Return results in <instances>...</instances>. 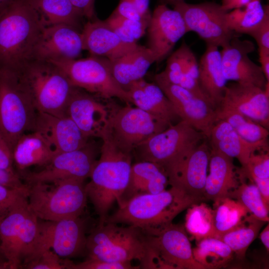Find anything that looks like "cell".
Instances as JSON below:
<instances>
[{
	"mask_svg": "<svg viewBox=\"0 0 269 269\" xmlns=\"http://www.w3.org/2000/svg\"><path fill=\"white\" fill-rule=\"evenodd\" d=\"M205 138L202 133L180 120L141 143L134 149L133 155L136 161L158 164L168 178Z\"/></svg>",
	"mask_w": 269,
	"mask_h": 269,
	"instance_id": "6",
	"label": "cell"
},
{
	"mask_svg": "<svg viewBox=\"0 0 269 269\" xmlns=\"http://www.w3.org/2000/svg\"><path fill=\"white\" fill-rule=\"evenodd\" d=\"M65 115L88 138H101L107 124L109 112L106 106L94 97L75 87L68 101Z\"/></svg>",
	"mask_w": 269,
	"mask_h": 269,
	"instance_id": "20",
	"label": "cell"
},
{
	"mask_svg": "<svg viewBox=\"0 0 269 269\" xmlns=\"http://www.w3.org/2000/svg\"><path fill=\"white\" fill-rule=\"evenodd\" d=\"M44 27L67 24L78 29L83 16L70 0H28Z\"/></svg>",
	"mask_w": 269,
	"mask_h": 269,
	"instance_id": "31",
	"label": "cell"
},
{
	"mask_svg": "<svg viewBox=\"0 0 269 269\" xmlns=\"http://www.w3.org/2000/svg\"><path fill=\"white\" fill-rule=\"evenodd\" d=\"M172 4L182 16L187 32H195L207 44L222 48L235 36L227 24L228 12L220 4L212 1L192 4L184 0Z\"/></svg>",
	"mask_w": 269,
	"mask_h": 269,
	"instance_id": "12",
	"label": "cell"
},
{
	"mask_svg": "<svg viewBox=\"0 0 269 269\" xmlns=\"http://www.w3.org/2000/svg\"><path fill=\"white\" fill-rule=\"evenodd\" d=\"M39 230L40 238L36 251L28 262L50 249L60 257L66 258L77 257L86 252V223L80 216L57 221H39Z\"/></svg>",
	"mask_w": 269,
	"mask_h": 269,
	"instance_id": "13",
	"label": "cell"
},
{
	"mask_svg": "<svg viewBox=\"0 0 269 269\" xmlns=\"http://www.w3.org/2000/svg\"><path fill=\"white\" fill-rule=\"evenodd\" d=\"M197 242L196 247L192 249L193 255L205 269L224 267L233 259V252L218 238H207Z\"/></svg>",
	"mask_w": 269,
	"mask_h": 269,
	"instance_id": "34",
	"label": "cell"
},
{
	"mask_svg": "<svg viewBox=\"0 0 269 269\" xmlns=\"http://www.w3.org/2000/svg\"><path fill=\"white\" fill-rule=\"evenodd\" d=\"M268 13L269 5H263L261 0H251L245 6L227 13V24L235 33L249 35Z\"/></svg>",
	"mask_w": 269,
	"mask_h": 269,
	"instance_id": "32",
	"label": "cell"
},
{
	"mask_svg": "<svg viewBox=\"0 0 269 269\" xmlns=\"http://www.w3.org/2000/svg\"><path fill=\"white\" fill-rule=\"evenodd\" d=\"M255 50L253 42L235 36L221 52L223 74L227 81L252 84L265 90L268 82L260 65L249 54Z\"/></svg>",
	"mask_w": 269,
	"mask_h": 269,
	"instance_id": "18",
	"label": "cell"
},
{
	"mask_svg": "<svg viewBox=\"0 0 269 269\" xmlns=\"http://www.w3.org/2000/svg\"><path fill=\"white\" fill-rule=\"evenodd\" d=\"M150 19H130L112 13L105 21L124 42L136 44L145 33Z\"/></svg>",
	"mask_w": 269,
	"mask_h": 269,
	"instance_id": "39",
	"label": "cell"
},
{
	"mask_svg": "<svg viewBox=\"0 0 269 269\" xmlns=\"http://www.w3.org/2000/svg\"><path fill=\"white\" fill-rule=\"evenodd\" d=\"M241 169L245 177L252 175L261 178H269V150L252 154L246 165Z\"/></svg>",
	"mask_w": 269,
	"mask_h": 269,
	"instance_id": "42",
	"label": "cell"
},
{
	"mask_svg": "<svg viewBox=\"0 0 269 269\" xmlns=\"http://www.w3.org/2000/svg\"><path fill=\"white\" fill-rule=\"evenodd\" d=\"M28 190L29 186L23 188H12L0 185V219L19 198L28 196Z\"/></svg>",
	"mask_w": 269,
	"mask_h": 269,
	"instance_id": "45",
	"label": "cell"
},
{
	"mask_svg": "<svg viewBox=\"0 0 269 269\" xmlns=\"http://www.w3.org/2000/svg\"><path fill=\"white\" fill-rule=\"evenodd\" d=\"M14 166L18 172L33 166L48 164L55 151L47 138L39 131L22 134L12 149Z\"/></svg>",
	"mask_w": 269,
	"mask_h": 269,
	"instance_id": "30",
	"label": "cell"
},
{
	"mask_svg": "<svg viewBox=\"0 0 269 269\" xmlns=\"http://www.w3.org/2000/svg\"><path fill=\"white\" fill-rule=\"evenodd\" d=\"M168 185V176L160 165L150 161H136L132 165L129 182L118 203L119 207L136 196L161 192Z\"/></svg>",
	"mask_w": 269,
	"mask_h": 269,
	"instance_id": "26",
	"label": "cell"
},
{
	"mask_svg": "<svg viewBox=\"0 0 269 269\" xmlns=\"http://www.w3.org/2000/svg\"><path fill=\"white\" fill-rule=\"evenodd\" d=\"M246 177L251 179L258 187L265 204L269 207V178H261L252 175Z\"/></svg>",
	"mask_w": 269,
	"mask_h": 269,
	"instance_id": "51",
	"label": "cell"
},
{
	"mask_svg": "<svg viewBox=\"0 0 269 269\" xmlns=\"http://www.w3.org/2000/svg\"><path fill=\"white\" fill-rule=\"evenodd\" d=\"M228 123L243 138L255 142L268 140L269 129L232 108L221 106L217 110V121Z\"/></svg>",
	"mask_w": 269,
	"mask_h": 269,
	"instance_id": "35",
	"label": "cell"
},
{
	"mask_svg": "<svg viewBox=\"0 0 269 269\" xmlns=\"http://www.w3.org/2000/svg\"><path fill=\"white\" fill-rule=\"evenodd\" d=\"M147 31V47L153 53L156 62L168 56L176 43L188 32L180 13L165 4L155 8Z\"/></svg>",
	"mask_w": 269,
	"mask_h": 269,
	"instance_id": "17",
	"label": "cell"
},
{
	"mask_svg": "<svg viewBox=\"0 0 269 269\" xmlns=\"http://www.w3.org/2000/svg\"><path fill=\"white\" fill-rule=\"evenodd\" d=\"M26 269H65L64 259H62L51 249H47L24 264Z\"/></svg>",
	"mask_w": 269,
	"mask_h": 269,
	"instance_id": "43",
	"label": "cell"
},
{
	"mask_svg": "<svg viewBox=\"0 0 269 269\" xmlns=\"http://www.w3.org/2000/svg\"><path fill=\"white\" fill-rule=\"evenodd\" d=\"M14 72L38 112L66 115L75 87L59 67L47 61L31 59Z\"/></svg>",
	"mask_w": 269,
	"mask_h": 269,
	"instance_id": "4",
	"label": "cell"
},
{
	"mask_svg": "<svg viewBox=\"0 0 269 269\" xmlns=\"http://www.w3.org/2000/svg\"><path fill=\"white\" fill-rule=\"evenodd\" d=\"M213 210L216 238L234 228L249 214L244 206L230 197L214 201Z\"/></svg>",
	"mask_w": 269,
	"mask_h": 269,
	"instance_id": "36",
	"label": "cell"
},
{
	"mask_svg": "<svg viewBox=\"0 0 269 269\" xmlns=\"http://www.w3.org/2000/svg\"><path fill=\"white\" fill-rule=\"evenodd\" d=\"M132 1L142 18H151V13L149 8V0H132Z\"/></svg>",
	"mask_w": 269,
	"mask_h": 269,
	"instance_id": "52",
	"label": "cell"
},
{
	"mask_svg": "<svg viewBox=\"0 0 269 269\" xmlns=\"http://www.w3.org/2000/svg\"><path fill=\"white\" fill-rule=\"evenodd\" d=\"M260 67L267 81L269 82V52L259 50Z\"/></svg>",
	"mask_w": 269,
	"mask_h": 269,
	"instance_id": "53",
	"label": "cell"
},
{
	"mask_svg": "<svg viewBox=\"0 0 269 269\" xmlns=\"http://www.w3.org/2000/svg\"><path fill=\"white\" fill-rule=\"evenodd\" d=\"M40 238L39 219L28 196L19 198L0 219V246L10 269H21L34 254Z\"/></svg>",
	"mask_w": 269,
	"mask_h": 269,
	"instance_id": "5",
	"label": "cell"
},
{
	"mask_svg": "<svg viewBox=\"0 0 269 269\" xmlns=\"http://www.w3.org/2000/svg\"><path fill=\"white\" fill-rule=\"evenodd\" d=\"M168 125L130 104L109 112L101 138H106L122 151L133 154L135 147Z\"/></svg>",
	"mask_w": 269,
	"mask_h": 269,
	"instance_id": "11",
	"label": "cell"
},
{
	"mask_svg": "<svg viewBox=\"0 0 269 269\" xmlns=\"http://www.w3.org/2000/svg\"><path fill=\"white\" fill-rule=\"evenodd\" d=\"M249 35L255 40L259 50L269 52V13Z\"/></svg>",
	"mask_w": 269,
	"mask_h": 269,
	"instance_id": "46",
	"label": "cell"
},
{
	"mask_svg": "<svg viewBox=\"0 0 269 269\" xmlns=\"http://www.w3.org/2000/svg\"><path fill=\"white\" fill-rule=\"evenodd\" d=\"M132 104L169 126L179 118L172 104L161 88L155 83L143 79L132 83L127 90Z\"/></svg>",
	"mask_w": 269,
	"mask_h": 269,
	"instance_id": "28",
	"label": "cell"
},
{
	"mask_svg": "<svg viewBox=\"0 0 269 269\" xmlns=\"http://www.w3.org/2000/svg\"><path fill=\"white\" fill-rule=\"evenodd\" d=\"M230 198L240 203L249 214L260 220L269 222V207L265 204L255 184H247L243 181Z\"/></svg>",
	"mask_w": 269,
	"mask_h": 269,
	"instance_id": "38",
	"label": "cell"
},
{
	"mask_svg": "<svg viewBox=\"0 0 269 269\" xmlns=\"http://www.w3.org/2000/svg\"><path fill=\"white\" fill-rule=\"evenodd\" d=\"M7 261L0 246V263H3Z\"/></svg>",
	"mask_w": 269,
	"mask_h": 269,
	"instance_id": "57",
	"label": "cell"
},
{
	"mask_svg": "<svg viewBox=\"0 0 269 269\" xmlns=\"http://www.w3.org/2000/svg\"><path fill=\"white\" fill-rule=\"evenodd\" d=\"M112 13L130 19L139 20L145 19L137 11L132 0H120L118 6Z\"/></svg>",
	"mask_w": 269,
	"mask_h": 269,
	"instance_id": "48",
	"label": "cell"
},
{
	"mask_svg": "<svg viewBox=\"0 0 269 269\" xmlns=\"http://www.w3.org/2000/svg\"><path fill=\"white\" fill-rule=\"evenodd\" d=\"M100 156L85 184L88 198L99 217L98 225L105 224L110 209L119 203L129 182L133 155L125 152L102 138Z\"/></svg>",
	"mask_w": 269,
	"mask_h": 269,
	"instance_id": "3",
	"label": "cell"
},
{
	"mask_svg": "<svg viewBox=\"0 0 269 269\" xmlns=\"http://www.w3.org/2000/svg\"><path fill=\"white\" fill-rule=\"evenodd\" d=\"M59 67L72 85L105 99L117 98L127 104H132L129 92L114 79L110 60L91 55L82 59L49 61Z\"/></svg>",
	"mask_w": 269,
	"mask_h": 269,
	"instance_id": "10",
	"label": "cell"
},
{
	"mask_svg": "<svg viewBox=\"0 0 269 269\" xmlns=\"http://www.w3.org/2000/svg\"><path fill=\"white\" fill-rule=\"evenodd\" d=\"M38 114L15 72L0 69V131L11 150L22 134L35 131Z\"/></svg>",
	"mask_w": 269,
	"mask_h": 269,
	"instance_id": "9",
	"label": "cell"
},
{
	"mask_svg": "<svg viewBox=\"0 0 269 269\" xmlns=\"http://www.w3.org/2000/svg\"><path fill=\"white\" fill-rule=\"evenodd\" d=\"M154 81L172 104L180 120L186 122L208 138L212 128L217 121V111L207 101L170 83L160 73L155 75Z\"/></svg>",
	"mask_w": 269,
	"mask_h": 269,
	"instance_id": "16",
	"label": "cell"
},
{
	"mask_svg": "<svg viewBox=\"0 0 269 269\" xmlns=\"http://www.w3.org/2000/svg\"><path fill=\"white\" fill-rule=\"evenodd\" d=\"M44 28L28 0H15L0 15V69L15 71L32 59Z\"/></svg>",
	"mask_w": 269,
	"mask_h": 269,
	"instance_id": "2",
	"label": "cell"
},
{
	"mask_svg": "<svg viewBox=\"0 0 269 269\" xmlns=\"http://www.w3.org/2000/svg\"><path fill=\"white\" fill-rule=\"evenodd\" d=\"M148 252L145 235L139 228L119 226L106 223L97 225L87 237L86 253L88 258L111 263H141Z\"/></svg>",
	"mask_w": 269,
	"mask_h": 269,
	"instance_id": "8",
	"label": "cell"
},
{
	"mask_svg": "<svg viewBox=\"0 0 269 269\" xmlns=\"http://www.w3.org/2000/svg\"><path fill=\"white\" fill-rule=\"evenodd\" d=\"M251 0H222L221 4L223 8L228 12L235 8L245 6Z\"/></svg>",
	"mask_w": 269,
	"mask_h": 269,
	"instance_id": "54",
	"label": "cell"
},
{
	"mask_svg": "<svg viewBox=\"0 0 269 269\" xmlns=\"http://www.w3.org/2000/svg\"><path fill=\"white\" fill-rule=\"evenodd\" d=\"M211 148L237 158L244 167L252 154L269 150L268 140L252 142L240 135L227 122L218 120L211 129L209 137Z\"/></svg>",
	"mask_w": 269,
	"mask_h": 269,
	"instance_id": "27",
	"label": "cell"
},
{
	"mask_svg": "<svg viewBox=\"0 0 269 269\" xmlns=\"http://www.w3.org/2000/svg\"><path fill=\"white\" fill-rule=\"evenodd\" d=\"M83 50L81 31L67 24L44 27L34 49L32 59L51 61L77 59Z\"/></svg>",
	"mask_w": 269,
	"mask_h": 269,
	"instance_id": "19",
	"label": "cell"
},
{
	"mask_svg": "<svg viewBox=\"0 0 269 269\" xmlns=\"http://www.w3.org/2000/svg\"><path fill=\"white\" fill-rule=\"evenodd\" d=\"M0 168L10 172H16L14 170L12 150L7 140L0 131Z\"/></svg>",
	"mask_w": 269,
	"mask_h": 269,
	"instance_id": "47",
	"label": "cell"
},
{
	"mask_svg": "<svg viewBox=\"0 0 269 269\" xmlns=\"http://www.w3.org/2000/svg\"><path fill=\"white\" fill-rule=\"evenodd\" d=\"M15 0H0V15L4 12Z\"/></svg>",
	"mask_w": 269,
	"mask_h": 269,
	"instance_id": "56",
	"label": "cell"
},
{
	"mask_svg": "<svg viewBox=\"0 0 269 269\" xmlns=\"http://www.w3.org/2000/svg\"><path fill=\"white\" fill-rule=\"evenodd\" d=\"M168 0V1H170L171 3H172V2H174L178 1H181V0Z\"/></svg>",
	"mask_w": 269,
	"mask_h": 269,
	"instance_id": "58",
	"label": "cell"
},
{
	"mask_svg": "<svg viewBox=\"0 0 269 269\" xmlns=\"http://www.w3.org/2000/svg\"><path fill=\"white\" fill-rule=\"evenodd\" d=\"M84 182L82 179H69L28 185L30 208L39 220L43 221L79 217L88 199Z\"/></svg>",
	"mask_w": 269,
	"mask_h": 269,
	"instance_id": "7",
	"label": "cell"
},
{
	"mask_svg": "<svg viewBox=\"0 0 269 269\" xmlns=\"http://www.w3.org/2000/svg\"><path fill=\"white\" fill-rule=\"evenodd\" d=\"M221 106L234 109L264 127L269 128V96L252 84H227Z\"/></svg>",
	"mask_w": 269,
	"mask_h": 269,
	"instance_id": "22",
	"label": "cell"
},
{
	"mask_svg": "<svg viewBox=\"0 0 269 269\" xmlns=\"http://www.w3.org/2000/svg\"><path fill=\"white\" fill-rule=\"evenodd\" d=\"M0 185L12 188H23L28 185L23 183L16 172H12L0 168Z\"/></svg>",
	"mask_w": 269,
	"mask_h": 269,
	"instance_id": "49",
	"label": "cell"
},
{
	"mask_svg": "<svg viewBox=\"0 0 269 269\" xmlns=\"http://www.w3.org/2000/svg\"><path fill=\"white\" fill-rule=\"evenodd\" d=\"M210 154L211 148L206 141L203 140L168 176L169 185L180 187L201 201L205 200Z\"/></svg>",
	"mask_w": 269,
	"mask_h": 269,
	"instance_id": "21",
	"label": "cell"
},
{
	"mask_svg": "<svg viewBox=\"0 0 269 269\" xmlns=\"http://www.w3.org/2000/svg\"><path fill=\"white\" fill-rule=\"evenodd\" d=\"M95 147L89 142L84 147L55 154L44 168L36 172L18 173L25 183H52L58 181L90 177L97 160Z\"/></svg>",
	"mask_w": 269,
	"mask_h": 269,
	"instance_id": "14",
	"label": "cell"
},
{
	"mask_svg": "<svg viewBox=\"0 0 269 269\" xmlns=\"http://www.w3.org/2000/svg\"><path fill=\"white\" fill-rule=\"evenodd\" d=\"M184 227L197 242L214 238L213 208L203 202L193 204L187 208Z\"/></svg>",
	"mask_w": 269,
	"mask_h": 269,
	"instance_id": "37",
	"label": "cell"
},
{
	"mask_svg": "<svg viewBox=\"0 0 269 269\" xmlns=\"http://www.w3.org/2000/svg\"><path fill=\"white\" fill-rule=\"evenodd\" d=\"M81 34L83 50L91 55L115 60L135 48L137 44L124 42L105 20L97 17L88 20Z\"/></svg>",
	"mask_w": 269,
	"mask_h": 269,
	"instance_id": "24",
	"label": "cell"
},
{
	"mask_svg": "<svg viewBox=\"0 0 269 269\" xmlns=\"http://www.w3.org/2000/svg\"><path fill=\"white\" fill-rule=\"evenodd\" d=\"M209 168L204 197L214 202L230 197L245 178L241 169L238 170L234 165L233 158L211 148Z\"/></svg>",
	"mask_w": 269,
	"mask_h": 269,
	"instance_id": "25",
	"label": "cell"
},
{
	"mask_svg": "<svg viewBox=\"0 0 269 269\" xmlns=\"http://www.w3.org/2000/svg\"><path fill=\"white\" fill-rule=\"evenodd\" d=\"M198 81L209 102L217 111L227 84L223 74L218 47L207 44L206 50L198 63Z\"/></svg>",
	"mask_w": 269,
	"mask_h": 269,
	"instance_id": "29",
	"label": "cell"
},
{
	"mask_svg": "<svg viewBox=\"0 0 269 269\" xmlns=\"http://www.w3.org/2000/svg\"><path fill=\"white\" fill-rule=\"evenodd\" d=\"M201 201L182 188L170 186L169 189L158 193L132 198L108 216L106 223L134 226L144 234L151 233L166 227L181 212Z\"/></svg>",
	"mask_w": 269,
	"mask_h": 269,
	"instance_id": "1",
	"label": "cell"
},
{
	"mask_svg": "<svg viewBox=\"0 0 269 269\" xmlns=\"http://www.w3.org/2000/svg\"><path fill=\"white\" fill-rule=\"evenodd\" d=\"M261 240L266 248L268 252L269 251V224L260 234Z\"/></svg>",
	"mask_w": 269,
	"mask_h": 269,
	"instance_id": "55",
	"label": "cell"
},
{
	"mask_svg": "<svg viewBox=\"0 0 269 269\" xmlns=\"http://www.w3.org/2000/svg\"><path fill=\"white\" fill-rule=\"evenodd\" d=\"M265 223L249 214L238 225L218 239L230 248L238 260H242Z\"/></svg>",
	"mask_w": 269,
	"mask_h": 269,
	"instance_id": "33",
	"label": "cell"
},
{
	"mask_svg": "<svg viewBox=\"0 0 269 269\" xmlns=\"http://www.w3.org/2000/svg\"><path fill=\"white\" fill-rule=\"evenodd\" d=\"M147 246L165 269H205L194 259L184 226L172 223L160 230L144 234Z\"/></svg>",
	"mask_w": 269,
	"mask_h": 269,
	"instance_id": "15",
	"label": "cell"
},
{
	"mask_svg": "<svg viewBox=\"0 0 269 269\" xmlns=\"http://www.w3.org/2000/svg\"><path fill=\"white\" fill-rule=\"evenodd\" d=\"M192 52L183 41L180 47L169 56L165 69L160 72L161 74L170 83L178 85L184 74L188 59Z\"/></svg>",
	"mask_w": 269,
	"mask_h": 269,
	"instance_id": "40",
	"label": "cell"
},
{
	"mask_svg": "<svg viewBox=\"0 0 269 269\" xmlns=\"http://www.w3.org/2000/svg\"><path fill=\"white\" fill-rule=\"evenodd\" d=\"M35 131L47 138L56 154L81 149L89 142V138L67 115L59 117L38 112Z\"/></svg>",
	"mask_w": 269,
	"mask_h": 269,
	"instance_id": "23",
	"label": "cell"
},
{
	"mask_svg": "<svg viewBox=\"0 0 269 269\" xmlns=\"http://www.w3.org/2000/svg\"><path fill=\"white\" fill-rule=\"evenodd\" d=\"M154 62H156V59L152 52L147 47L137 44L132 51L130 63L131 83L143 79Z\"/></svg>",
	"mask_w": 269,
	"mask_h": 269,
	"instance_id": "41",
	"label": "cell"
},
{
	"mask_svg": "<svg viewBox=\"0 0 269 269\" xmlns=\"http://www.w3.org/2000/svg\"><path fill=\"white\" fill-rule=\"evenodd\" d=\"M70 0L81 15L87 18L88 20L97 17L95 10V0Z\"/></svg>",
	"mask_w": 269,
	"mask_h": 269,
	"instance_id": "50",
	"label": "cell"
},
{
	"mask_svg": "<svg viewBox=\"0 0 269 269\" xmlns=\"http://www.w3.org/2000/svg\"><path fill=\"white\" fill-rule=\"evenodd\" d=\"M66 269H135L131 263H111L99 260L88 258L80 263L75 264L66 258L64 259Z\"/></svg>",
	"mask_w": 269,
	"mask_h": 269,
	"instance_id": "44",
	"label": "cell"
}]
</instances>
